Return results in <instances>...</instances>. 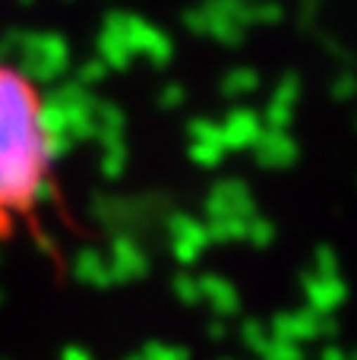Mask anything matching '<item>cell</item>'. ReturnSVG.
<instances>
[{"mask_svg": "<svg viewBox=\"0 0 357 360\" xmlns=\"http://www.w3.org/2000/svg\"><path fill=\"white\" fill-rule=\"evenodd\" d=\"M57 196V143L41 89L0 60V247L44 243V209Z\"/></svg>", "mask_w": 357, "mask_h": 360, "instance_id": "cell-1", "label": "cell"}]
</instances>
